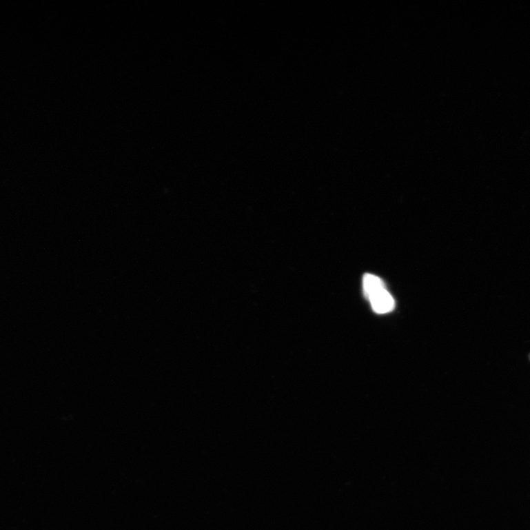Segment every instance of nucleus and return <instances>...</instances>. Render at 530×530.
I'll list each match as a JSON object with an SVG mask.
<instances>
[{
    "label": "nucleus",
    "instance_id": "7ed1b4c3",
    "mask_svg": "<svg viewBox=\"0 0 530 530\" xmlns=\"http://www.w3.org/2000/svg\"><path fill=\"white\" fill-rule=\"evenodd\" d=\"M529 359H530V355H529Z\"/></svg>",
    "mask_w": 530,
    "mask_h": 530
},
{
    "label": "nucleus",
    "instance_id": "f257e3e1",
    "mask_svg": "<svg viewBox=\"0 0 530 530\" xmlns=\"http://www.w3.org/2000/svg\"><path fill=\"white\" fill-rule=\"evenodd\" d=\"M369 298L374 310L376 313H387L392 311L394 308V299L385 288L376 292V293L369 296Z\"/></svg>",
    "mask_w": 530,
    "mask_h": 530
},
{
    "label": "nucleus",
    "instance_id": "f03ea898",
    "mask_svg": "<svg viewBox=\"0 0 530 530\" xmlns=\"http://www.w3.org/2000/svg\"><path fill=\"white\" fill-rule=\"evenodd\" d=\"M385 288L383 281L372 274H365L363 278V289L365 296L369 298L376 292Z\"/></svg>",
    "mask_w": 530,
    "mask_h": 530
}]
</instances>
